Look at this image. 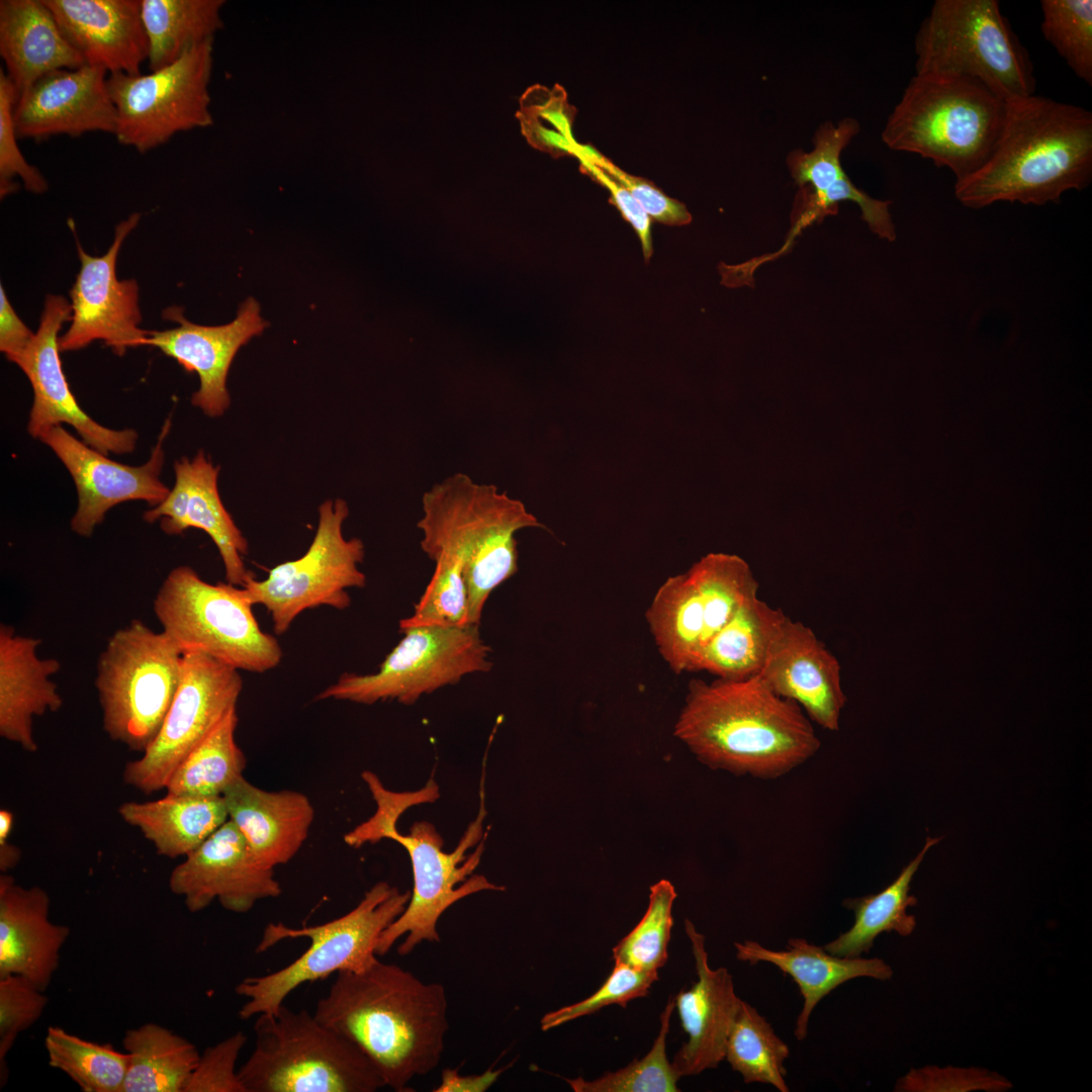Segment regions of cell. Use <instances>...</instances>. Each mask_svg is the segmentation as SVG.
Here are the masks:
<instances>
[{"label": "cell", "mask_w": 1092, "mask_h": 1092, "mask_svg": "<svg viewBox=\"0 0 1092 1092\" xmlns=\"http://www.w3.org/2000/svg\"><path fill=\"white\" fill-rule=\"evenodd\" d=\"M734 945L739 961L750 965L769 963L797 983L804 999L794 1031L798 1040L806 1038L816 1005L838 986L859 977L885 981L893 976L892 968L881 959L835 956L805 938L789 939L784 950L769 949L752 940Z\"/></svg>", "instance_id": "obj_31"}, {"label": "cell", "mask_w": 1092, "mask_h": 1092, "mask_svg": "<svg viewBox=\"0 0 1092 1092\" xmlns=\"http://www.w3.org/2000/svg\"><path fill=\"white\" fill-rule=\"evenodd\" d=\"M802 190L801 208L787 240V247L802 229L819 221L825 215L835 213V207L840 201L855 202L860 208L862 219L875 235L890 242L895 241L896 230L889 210L892 201L871 197L857 188L846 174L821 193H812L803 188Z\"/></svg>", "instance_id": "obj_45"}, {"label": "cell", "mask_w": 1092, "mask_h": 1092, "mask_svg": "<svg viewBox=\"0 0 1092 1092\" xmlns=\"http://www.w3.org/2000/svg\"><path fill=\"white\" fill-rule=\"evenodd\" d=\"M39 638L16 634L0 625V736L28 752L37 750L32 722L57 712L63 699L51 676L61 668L55 658H40Z\"/></svg>", "instance_id": "obj_28"}, {"label": "cell", "mask_w": 1092, "mask_h": 1092, "mask_svg": "<svg viewBox=\"0 0 1092 1092\" xmlns=\"http://www.w3.org/2000/svg\"><path fill=\"white\" fill-rule=\"evenodd\" d=\"M758 676L777 695L798 704L812 723L839 729L846 703L841 666L804 623L788 618Z\"/></svg>", "instance_id": "obj_23"}, {"label": "cell", "mask_w": 1092, "mask_h": 1092, "mask_svg": "<svg viewBox=\"0 0 1092 1092\" xmlns=\"http://www.w3.org/2000/svg\"><path fill=\"white\" fill-rule=\"evenodd\" d=\"M1007 103L965 78L916 74L889 115L883 143L949 169L960 181L990 157Z\"/></svg>", "instance_id": "obj_6"}, {"label": "cell", "mask_w": 1092, "mask_h": 1092, "mask_svg": "<svg viewBox=\"0 0 1092 1092\" xmlns=\"http://www.w3.org/2000/svg\"><path fill=\"white\" fill-rule=\"evenodd\" d=\"M33 334L15 312L4 287L0 285V350L6 358L15 362L27 351L34 340Z\"/></svg>", "instance_id": "obj_53"}, {"label": "cell", "mask_w": 1092, "mask_h": 1092, "mask_svg": "<svg viewBox=\"0 0 1092 1092\" xmlns=\"http://www.w3.org/2000/svg\"><path fill=\"white\" fill-rule=\"evenodd\" d=\"M789 1054V1046L766 1019L741 1000L726 1043L725 1059L732 1069L745 1083L769 1084L788 1092L784 1064Z\"/></svg>", "instance_id": "obj_38"}, {"label": "cell", "mask_w": 1092, "mask_h": 1092, "mask_svg": "<svg viewBox=\"0 0 1092 1092\" xmlns=\"http://www.w3.org/2000/svg\"><path fill=\"white\" fill-rule=\"evenodd\" d=\"M410 898V891L400 892L387 882H378L356 907L328 922L302 927L282 922L267 924L256 952H264L286 939L303 937L309 940V946L284 968L247 977L237 985L236 993L247 999L239 1011L240 1018L275 1014L300 985L334 973L366 969L377 958L381 933L403 912Z\"/></svg>", "instance_id": "obj_7"}, {"label": "cell", "mask_w": 1092, "mask_h": 1092, "mask_svg": "<svg viewBox=\"0 0 1092 1092\" xmlns=\"http://www.w3.org/2000/svg\"><path fill=\"white\" fill-rule=\"evenodd\" d=\"M246 1041V1035L238 1031L206 1048L183 1092H246L236 1068Z\"/></svg>", "instance_id": "obj_49"}, {"label": "cell", "mask_w": 1092, "mask_h": 1092, "mask_svg": "<svg viewBox=\"0 0 1092 1092\" xmlns=\"http://www.w3.org/2000/svg\"><path fill=\"white\" fill-rule=\"evenodd\" d=\"M242 586L210 583L190 566L173 568L154 600L162 631L183 653L198 652L238 670L266 672L283 651L264 632Z\"/></svg>", "instance_id": "obj_10"}, {"label": "cell", "mask_w": 1092, "mask_h": 1092, "mask_svg": "<svg viewBox=\"0 0 1092 1092\" xmlns=\"http://www.w3.org/2000/svg\"><path fill=\"white\" fill-rule=\"evenodd\" d=\"M50 897L38 886L18 885L0 876V978L21 976L46 991L70 936L67 925L49 918Z\"/></svg>", "instance_id": "obj_27"}, {"label": "cell", "mask_w": 1092, "mask_h": 1092, "mask_svg": "<svg viewBox=\"0 0 1092 1092\" xmlns=\"http://www.w3.org/2000/svg\"><path fill=\"white\" fill-rule=\"evenodd\" d=\"M503 1073L502 1069H488L479 1075L462 1076L455 1069L442 1072L441 1083L435 1092H484L490 1088Z\"/></svg>", "instance_id": "obj_54"}, {"label": "cell", "mask_w": 1092, "mask_h": 1092, "mask_svg": "<svg viewBox=\"0 0 1092 1092\" xmlns=\"http://www.w3.org/2000/svg\"><path fill=\"white\" fill-rule=\"evenodd\" d=\"M1044 38L1076 76L1092 85V1H1040Z\"/></svg>", "instance_id": "obj_43"}, {"label": "cell", "mask_w": 1092, "mask_h": 1092, "mask_svg": "<svg viewBox=\"0 0 1092 1092\" xmlns=\"http://www.w3.org/2000/svg\"><path fill=\"white\" fill-rule=\"evenodd\" d=\"M224 3L223 0H140L151 72L174 63L192 47L214 39L223 27Z\"/></svg>", "instance_id": "obj_36"}, {"label": "cell", "mask_w": 1092, "mask_h": 1092, "mask_svg": "<svg viewBox=\"0 0 1092 1092\" xmlns=\"http://www.w3.org/2000/svg\"><path fill=\"white\" fill-rule=\"evenodd\" d=\"M107 74L103 68L84 65L39 78L15 101L13 120L18 139L41 141L91 131L114 134L116 109L108 92Z\"/></svg>", "instance_id": "obj_22"}, {"label": "cell", "mask_w": 1092, "mask_h": 1092, "mask_svg": "<svg viewBox=\"0 0 1092 1092\" xmlns=\"http://www.w3.org/2000/svg\"><path fill=\"white\" fill-rule=\"evenodd\" d=\"M362 779L377 808L370 818L346 833L344 841L357 848L388 838L406 849L414 880L411 898L403 912L381 933L376 946L377 956H384L403 938L397 952L405 956L424 941H440L439 919L457 901L482 891L505 890L482 875H472L484 849V841H480L486 814L484 779L481 778L478 815L452 852L443 850L444 840L430 822L414 823L407 834L397 830L396 823L405 810L439 798V788L433 780L415 792H392L370 770L363 771Z\"/></svg>", "instance_id": "obj_3"}, {"label": "cell", "mask_w": 1092, "mask_h": 1092, "mask_svg": "<svg viewBox=\"0 0 1092 1092\" xmlns=\"http://www.w3.org/2000/svg\"><path fill=\"white\" fill-rule=\"evenodd\" d=\"M243 689L240 670L198 652L183 653L181 678L152 744L127 762L123 781L145 794L164 790L184 758L233 709Z\"/></svg>", "instance_id": "obj_16"}, {"label": "cell", "mask_w": 1092, "mask_h": 1092, "mask_svg": "<svg viewBox=\"0 0 1092 1092\" xmlns=\"http://www.w3.org/2000/svg\"><path fill=\"white\" fill-rule=\"evenodd\" d=\"M229 819L243 834L252 854L275 869L290 861L308 836L314 808L300 792H270L244 777L222 795Z\"/></svg>", "instance_id": "obj_29"}, {"label": "cell", "mask_w": 1092, "mask_h": 1092, "mask_svg": "<svg viewBox=\"0 0 1092 1092\" xmlns=\"http://www.w3.org/2000/svg\"><path fill=\"white\" fill-rule=\"evenodd\" d=\"M63 35L90 66L141 74L149 43L140 0H42Z\"/></svg>", "instance_id": "obj_26"}, {"label": "cell", "mask_w": 1092, "mask_h": 1092, "mask_svg": "<svg viewBox=\"0 0 1092 1092\" xmlns=\"http://www.w3.org/2000/svg\"><path fill=\"white\" fill-rule=\"evenodd\" d=\"M16 101L14 86L3 69L0 70V197L15 192L14 179L19 177L27 191L43 193L48 182L37 168L22 155L17 140L13 108Z\"/></svg>", "instance_id": "obj_48"}, {"label": "cell", "mask_w": 1092, "mask_h": 1092, "mask_svg": "<svg viewBox=\"0 0 1092 1092\" xmlns=\"http://www.w3.org/2000/svg\"><path fill=\"white\" fill-rule=\"evenodd\" d=\"M0 56L16 99L53 71L87 65L42 0L0 1Z\"/></svg>", "instance_id": "obj_30"}, {"label": "cell", "mask_w": 1092, "mask_h": 1092, "mask_svg": "<svg viewBox=\"0 0 1092 1092\" xmlns=\"http://www.w3.org/2000/svg\"><path fill=\"white\" fill-rule=\"evenodd\" d=\"M218 466H213L204 452L191 460L182 457L174 464L175 483L158 506L144 514V520H160L168 535H179L189 528L204 531L215 544L224 567L226 582L244 586L254 576L244 563L248 541L225 510L217 489Z\"/></svg>", "instance_id": "obj_24"}, {"label": "cell", "mask_w": 1092, "mask_h": 1092, "mask_svg": "<svg viewBox=\"0 0 1092 1092\" xmlns=\"http://www.w3.org/2000/svg\"><path fill=\"white\" fill-rule=\"evenodd\" d=\"M859 129L858 121L852 117L821 123L814 132L811 151L793 150L786 157L794 181L812 193L829 188L846 174L840 156Z\"/></svg>", "instance_id": "obj_44"}, {"label": "cell", "mask_w": 1092, "mask_h": 1092, "mask_svg": "<svg viewBox=\"0 0 1092 1092\" xmlns=\"http://www.w3.org/2000/svg\"><path fill=\"white\" fill-rule=\"evenodd\" d=\"M674 735L708 767L759 780L789 774L821 746L800 706L758 675L692 680Z\"/></svg>", "instance_id": "obj_2"}, {"label": "cell", "mask_w": 1092, "mask_h": 1092, "mask_svg": "<svg viewBox=\"0 0 1092 1092\" xmlns=\"http://www.w3.org/2000/svg\"><path fill=\"white\" fill-rule=\"evenodd\" d=\"M14 816L7 809L0 810V871L7 874L14 869L21 858L20 849L9 841L13 829Z\"/></svg>", "instance_id": "obj_55"}, {"label": "cell", "mask_w": 1092, "mask_h": 1092, "mask_svg": "<svg viewBox=\"0 0 1092 1092\" xmlns=\"http://www.w3.org/2000/svg\"><path fill=\"white\" fill-rule=\"evenodd\" d=\"M239 1069L246 1092H373L385 1084L368 1058L307 1010L260 1014Z\"/></svg>", "instance_id": "obj_8"}, {"label": "cell", "mask_w": 1092, "mask_h": 1092, "mask_svg": "<svg viewBox=\"0 0 1092 1092\" xmlns=\"http://www.w3.org/2000/svg\"><path fill=\"white\" fill-rule=\"evenodd\" d=\"M422 508V550L434 574L464 582L467 624L479 625L489 595L518 571L515 534L543 525L519 499L463 473L434 484Z\"/></svg>", "instance_id": "obj_5"}, {"label": "cell", "mask_w": 1092, "mask_h": 1092, "mask_svg": "<svg viewBox=\"0 0 1092 1092\" xmlns=\"http://www.w3.org/2000/svg\"><path fill=\"white\" fill-rule=\"evenodd\" d=\"M940 840L941 837L928 836L918 854L881 892L845 899L842 905L853 911L854 923L823 947L835 956L855 958L869 952L883 932L910 935L916 927V918L907 909L917 904V898L910 895L911 883L929 848Z\"/></svg>", "instance_id": "obj_34"}, {"label": "cell", "mask_w": 1092, "mask_h": 1092, "mask_svg": "<svg viewBox=\"0 0 1092 1092\" xmlns=\"http://www.w3.org/2000/svg\"><path fill=\"white\" fill-rule=\"evenodd\" d=\"M674 998H669L660 1015V1029L650 1049L642 1058L615 1072H607L595 1080L582 1077L565 1079L575 1092H677L680 1076L666 1056V1036Z\"/></svg>", "instance_id": "obj_40"}, {"label": "cell", "mask_w": 1092, "mask_h": 1092, "mask_svg": "<svg viewBox=\"0 0 1092 1092\" xmlns=\"http://www.w3.org/2000/svg\"><path fill=\"white\" fill-rule=\"evenodd\" d=\"M140 219V213H131L120 221L111 246L102 256L87 254L77 242L81 267L70 290L71 326L59 339L61 352L80 350L97 340L104 341L119 356L129 348L145 346L149 331L140 328L138 283L116 276L120 247Z\"/></svg>", "instance_id": "obj_17"}, {"label": "cell", "mask_w": 1092, "mask_h": 1092, "mask_svg": "<svg viewBox=\"0 0 1092 1092\" xmlns=\"http://www.w3.org/2000/svg\"><path fill=\"white\" fill-rule=\"evenodd\" d=\"M163 315L179 326L149 331L144 345L158 348L187 372H195L199 388L191 397L192 404L209 417L221 416L231 402L226 377L237 352L268 326L260 315L259 303L253 297L247 298L236 318L222 326L193 324L179 306L168 307Z\"/></svg>", "instance_id": "obj_21"}, {"label": "cell", "mask_w": 1092, "mask_h": 1092, "mask_svg": "<svg viewBox=\"0 0 1092 1092\" xmlns=\"http://www.w3.org/2000/svg\"><path fill=\"white\" fill-rule=\"evenodd\" d=\"M237 725L236 708L178 765L166 793L217 797L243 778L247 759L236 741Z\"/></svg>", "instance_id": "obj_37"}, {"label": "cell", "mask_w": 1092, "mask_h": 1092, "mask_svg": "<svg viewBox=\"0 0 1092 1092\" xmlns=\"http://www.w3.org/2000/svg\"><path fill=\"white\" fill-rule=\"evenodd\" d=\"M675 898V889L667 880H660L650 887L649 903L643 917L613 947L615 963L647 972H657L665 964Z\"/></svg>", "instance_id": "obj_41"}, {"label": "cell", "mask_w": 1092, "mask_h": 1092, "mask_svg": "<svg viewBox=\"0 0 1092 1092\" xmlns=\"http://www.w3.org/2000/svg\"><path fill=\"white\" fill-rule=\"evenodd\" d=\"M49 1064L65 1073L84 1092H122L127 1055L109 1043L89 1041L50 1026L44 1036Z\"/></svg>", "instance_id": "obj_39"}, {"label": "cell", "mask_w": 1092, "mask_h": 1092, "mask_svg": "<svg viewBox=\"0 0 1092 1092\" xmlns=\"http://www.w3.org/2000/svg\"><path fill=\"white\" fill-rule=\"evenodd\" d=\"M118 814L138 828L163 856H186L229 820L222 796L174 795L148 802H124Z\"/></svg>", "instance_id": "obj_32"}, {"label": "cell", "mask_w": 1092, "mask_h": 1092, "mask_svg": "<svg viewBox=\"0 0 1092 1092\" xmlns=\"http://www.w3.org/2000/svg\"><path fill=\"white\" fill-rule=\"evenodd\" d=\"M685 929L692 944L698 979L689 990L674 997L681 1026L688 1034V1040L671 1062L680 1077L716 1068L725 1059L727 1038L741 1003L728 970L710 968L705 936L688 919Z\"/></svg>", "instance_id": "obj_25"}, {"label": "cell", "mask_w": 1092, "mask_h": 1092, "mask_svg": "<svg viewBox=\"0 0 1092 1092\" xmlns=\"http://www.w3.org/2000/svg\"><path fill=\"white\" fill-rule=\"evenodd\" d=\"M583 148L594 162L631 193L651 219L667 225H685L691 222L692 215L686 204L667 196L653 182L620 169L592 146L583 145Z\"/></svg>", "instance_id": "obj_51"}, {"label": "cell", "mask_w": 1092, "mask_h": 1092, "mask_svg": "<svg viewBox=\"0 0 1092 1092\" xmlns=\"http://www.w3.org/2000/svg\"><path fill=\"white\" fill-rule=\"evenodd\" d=\"M122 1092H183L200 1054L188 1039L153 1022L125 1031Z\"/></svg>", "instance_id": "obj_35"}, {"label": "cell", "mask_w": 1092, "mask_h": 1092, "mask_svg": "<svg viewBox=\"0 0 1092 1092\" xmlns=\"http://www.w3.org/2000/svg\"><path fill=\"white\" fill-rule=\"evenodd\" d=\"M1012 1084L999 1074L977 1068H938L927 1066L912 1069L898 1080L895 1091L939 1092L974 1091L1002 1092Z\"/></svg>", "instance_id": "obj_50"}, {"label": "cell", "mask_w": 1092, "mask_h": 1092, "mask_svg": "<svg viewBox=\"0 0 1092 1092\" xmlns=\"http://www.w3.org/2000/svg\"><path fill=\"white\" fill-rule=\"evenodd\" d=\"M72 318V305L62 295H48L39 327L27 351L15 362L33 390L27 431L39 439L61 424L72 426L82 441L107 455L131 453L138 434L132 429L113 430L101 426L79 405L62 367L59 332Z\"/></svg>", "instance_id": "obj_18"}, {"label": "cell", "mask_w": 1092, "mask_h": 1092, "mask_svg": "<svg viewBox=\"0 0 1092 1092\" xmlns=\"http://www.w3.org/2000/svg\"><path fill=\"white\" fill-rule=\"evenodd\" d=\"M756 594L758 582L737 555L710 553L688 571L668 577L645 617L669 668L675 673L694 671L709 641Z\"/></svg>", "instance_id": "obj_12"}, {"label": "cell", "mask_w": 1092, "mask_h": 1092, "mask_svg": "<svg viewBox=\"0 0 1092 1092\" xmlns=\"http://www.w3.org/2000/svg\"><path fill=\"white\" fill-rule=\"evenodd\" d=\"M789 616L760 600H746L701 652L694 671L721 679L756 676Z\"/></svg>", "instance_id": "obj_33"}, {"label": "cell", "mask_w": 1092, "mask_h": 1092, "mask_svg": "<svg viewBox=\"0 0 1092 1092\" xmlns=\"http://www.w3.org/2000/svg\"><path fill=\"white\" fill-rule=\"evenodd\" d=\"M657 979V972L637 970L615 963L600 989L579 1002L546 1013L540 1021L541 1029L547 1031L612 1004L626 1007L631 1000L647 996L651 985Z\"/></svg>", "instance_id": "obj_47"}, {"label": "cell", "mask_w": 1092, "mask_h": 1092, "mask_svg": "<svg viewBox=\"0 0 1092 1092\" xmlns=\"http://www.w3.org/2000/svg\"><path fill=\"white\" fill-rule=\"evenodd\" d=\"M213 40L192 47L174 63L150 74H108L119 144L146 153L178 132L213 124L209 92Z\"/></svg>", "instance_id": "obj_14"}, {"label": "cell", "mask_w": 1092, "mask_h": 1092, "mask_svg": "<svg viewBox=\"0 0 1092 1092\" xmlns=\"http://www.w3.org/2000/svg\"><path fill=\"white\" fill-rule=\"evenodd\" d=\"M447 1010L442 984L426 983L376 958L363 971L339 972L313 1015L354 1043L385 1087L402 1092L415 1077L439 1065L449 1029Z\"/></svg>", "instance_id": "obj_1"}, {"label": "cell", "mask_w": 1092, "mask_h": 1092, "mask_svg": "<svg viewBox=\"0 0 1092 1092\" xmlns=\"http://www.w3.org/2000/svg\"><path fill=\"white\" fill-rule=\"evenodd\" d=\"M169 888L192 913L215 900L228 911L246 913L282 893L274 869L252 854L230 819L173 869Z\"/></svg>", "instance_id": "obj_20"}, {"label": "cell", "mask_w": 1092, "mask_h": 1092, "mask_svg": "<svg viewBox=\"0 0 1092 1092\" xmlns=\"http://www.w3.org/2000/svg\"><path fill=\"white\" fill-rule=\"evenodd\" d=\"M183 652L163 632L132 620L108 639L95 687L108 737L144 752L157 737L177 692Z\"/></svg>", "instance_id": "obj_11"}, {"label": "cell", "mask_w": 1092, "mask_h": 1092, "mask_svg": "<svg viewBox=\"0 0 1092 1092\" xmlns=\"http://www.w3.org/2000/svg\"><path fill=\"white\" fill-rule=\"evenodd\" d=\"M165 422L149 460L140 466L115 462L78 440L61 425L39 440L49 446L71 474L78 493V506L71 520L74 533L89 537L114 506L144 500L151 507L161 504L170 489L160 480L164 464L163 441L170 430Z\"/></svg>", "instance_id": "obj_19"}, {"label": "cell", "mask_w": 1092, "mask_h": 1092, "mask_svg": "<svg viewBox=\"0 0 1092 1092\" xmlns=\"http://www.w3.org/2000/svg\"><path fill=\"white\" fill-rule=\"evenodd\" d=\"M574 157L580 163L581 171L600 183L610 192V200L617 207L623 218L637 234L643 255L648 260L652 255L651 218L642 209L631 193L586 154L583 145L577 144Z\"/></svg>", "instance_id": "obj_52"}, {"label": "cell", "mask_w": 1092, "mask_h": 1092, "mask_svg": "<svg viewBox=\"0 0 1092 1092\" xmlns=\"http://www.w3.org/2000/svg\"><path fill=\"white\" fill-rule=\"evenodd\" d=\"M915 54L916 74L970 79L1006 103L1035 91L1028 53L995 0H936Z\"/></svg>", "instance_id": "obj_9"}, {"label": "cell", "mask_w": 1092, "mask_h": 1092, "mask_svg": "<svg viewBox=\"0 0 1092 1092\" xmlns=\"http://www.w3.org/2000/svg\"><path fill=\"white\" fill-rule=\"evenodd\" d=\"M348 515L343 499L323 503L315 535L305 554L274 566L263 580L250 577L242 586L253 606L265 607L276 634L288 631L306 610L321 606L347 609L351 604L348 589L365 586L366 576L358 568L364 559V544L343 535Z\"/></svg>", "instance_id": "obj_15"}, {"label": "cell", "mask_w": 1092, "mask_h": 1092, "mask_svg": "<svg viewBox=\"0 0 1092 1092\" xmlns=\"http://www.w3.org/2000/svg\"><path fill=\"white\" fill-rule=\"evenodd\" d=\"M1092 178V114L1035 94L1007 103L999 139L987 161L956 181L966 207L995 202L1044 205Z\"/></svg>", "instance_id": "obj_4"}, {"label": "cell", "mask_w": 1092, "mask_h": 1092, "mask_svg": "<svg viewBox=\"0 0 1092 1092\" xmlns=\"http://www.w3.org/2000/svg\"><path fill=\"white\" fill-rule=\"evenodd\" d=\"M479 625L417 626L399 629L403 637L386 655L378 670L368 674L344 672L315 700H339L372 705L396 700L415 704L421 696L467 674L492 667L490 647L482 640Z\"/></svg>", "instance_id": "obj_13"}, {"label": "cell", "mask_w": 1092, "mask_h": 1092, "mask_svg": "<svg viewBox=\"0 0 1092 1092\" xmlns=\"http://www.w3.org/2000/svg\"><path fill=\"white\" fill-rule=\"evenodd\" d=\"M517 116L523 134L534 148L553 157L574 155L578 144L572 135L575 108L568 103L562 87H530L521 99Z\"/></svg>", "instance_id": "obj_42"}, {"label": "cell", "mask_w": 1092, "mask_h": 1092, "mask_svg": "<svg viewBox=\"0 0 1092 1092\" xmlns=\"http://www.w3.org/2000/svg\"><path fill=\"white\" fill-rule=\"evenodd\" d=\"M49 1002L44 991L16 975L0 978V1085L8 1079L7 1056L17 1036L33 1025Z\"/></svg>", "instance_id": "obj_46"}]
</instances>
